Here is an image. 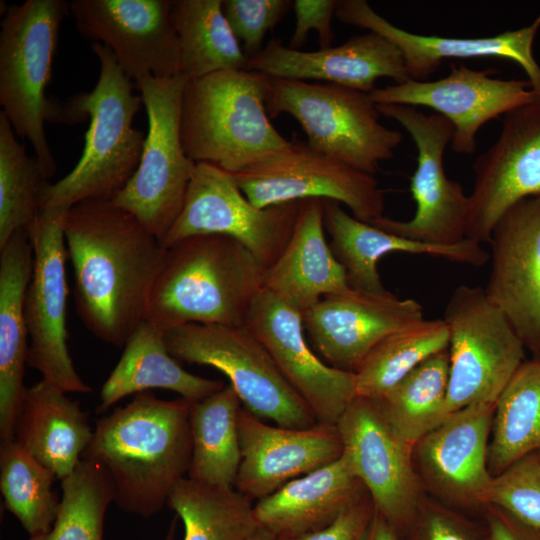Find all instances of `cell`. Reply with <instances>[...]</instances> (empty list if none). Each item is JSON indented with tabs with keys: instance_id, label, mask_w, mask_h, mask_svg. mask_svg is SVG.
<instances>
[{
	"instance_id": "cell-1",
	"label": "cell",
	"mask_w": 540,
	"mask_h": 540,
	"mask_svg": "<svg viewBox=\"0 0 540 540\" xmlns=\"http://www.w3.org/2000/svg\"><path fill=\"white\" fill-rule=\"evenodd\" d=\"M63 232L80 320L101 341L124 347L145 319L166 248L111 200L75 204L64 216Z\"/></svg>"
},
{
	"instance_id": "cell-2",
	"label": "cell",
	"mask_w": 540,
	"mask_h": 540,
	"mask_svg": "<svg viewBox=\"0 0 540 540\" xmlns=\"http://www.w3.org/2000/svg\"><path fill=\"white\" fill-rule=\"evenodd\" d=\"M190 403L144 391L96 421L82 459L103 466L113 484L114 503L122 511L143 518L157 514L188 474Z\"/></svg>"
},
{
	"instance_id": "cell-3",
	"label": "cell",
	"mask_w": 540,
	"mask_h": 540,
	"mask_svg": "<svg viewBox=\"0 0 540 540\" xmlns=\"http://www.w3.org/2000/svg\"><path fill=\"white\" fill-rule=\"evenodd\" d=\"M263 272L229 236L184 238L166 248L144 320L164 334L190 323L243 327L263 289Z\"/></svg>"
},
{
	"instance_id": "cell-4",
	"label": "cell",
	"mask_w": 540,
	"mask_h": 540,
	"mask_svg": "<svg viewBox=\"0 0 540 540\" xmlns=\"http://www.w3.org/2000/svg\"><path fill=\"white\" fill-rule=\"evenodd\" d=\"M99 61V77L90 92L73 95L65 103V124L89 118L82 155L62 179L47 182L40 194V210H69L88 199L112 200L135 173L144 148L143 133L133 119L143 104L134 82L123 72L111 49L92 43Z\"/></svg>"
},
{
	"instance_id": "cell-5",
	"label": "cell",
	"mask_w": 540,
	"mask_h": 540,
	"mask_svg": "<svg viewBox=\"0 0 540 540\" xmlns=\"http://www.w3.org/2000/svg\"><path fill=\"white\" fill-rule=\"evenodd\" d=\"M269 81L247 69L188 79L180 112L186 155L236 174L287 146L266 111Z\"/></svg>"
},
{
	"instance_id": "cell-6",
	"label": "cell",
	"mask_w": 540,
	"mask_h": 540,
	"mask_svg": "<svg viewBox=\"0 0 540 540\" xmlns=\"http://www.w3.org/2000/svg\"><path fill=\"white\" fill-rule=\"evenodd\" d=\"M65 0H27L8 6L0 31V105L16 134L28 139L47 179L56 164L45 123L65 124V103L46 97Z\"/></svg>"
},
{
	"instance_id": "cell-7",
	"label": "cell",
	"mask_w": 540,
	"mask_h": 540,
	"mask_svg": "<svg viewBox=\"0 0 540 540\" xmlns=\"http://www.w3.org/2000/svg\"><path fill=\"white\" fill-rule=\"evenodd\" d=\"M266 111L269 118L289 114L311 148L371 175L403 140L380 122L370 94L332 83L270 77Z\"/></svg>"
},
{
	"instance_id": "cell-8",
	"label": "cell",
	"mask_w": 540,
	"mask_h": 540,
	"mask_svg": "<svg viewBox=\"0 0 540 540\" xmlns=\"http://www.w3.org/2000/svg\"><path fill=\"white\" fill-rule=\"evenodd\" d=\"M188 78L146 76L134 82L145 106L148 133L139 165L111 200L134 215L160 242L180 215L196 166L185 153L180 112Z\"/></svg>"
},
{
	"instance_id": "cell-9",
	"label": "cell",
	"mask_w": 540,
	"mask_h": 540,
	"mask_svg": "<svg viewBox=\"0 0 540 540\" xmlns=\"http://www.w3.org/2000/svg\"><path fill=\"white\" fill-rule=\"evenodd\" d=\"M164 339L176 360L224 373L242 407L256 417L295 429L318 423L267 349L245 326L190 323L167 331Z\"/></svg>"
},
{
	"instance_id": "cell-10",
	"label": "cell",
	"mask_w": 540,
	"mask_h": 540,
	"mask_svg": "<svg viewBox=\"0 0 540 540\" xmlns=\"http://www.w3.org/2000/svg\"><path fill=\"white\" fill-rule=\"evenodd\" d=\"M443 321L449 332V414L474 403H495L525 360V347L482 287L460 285Z\"/></svg>"
},
{
	"instance_id": "cell-11",
	"label": "cell",
	"mask_w": 540,
	"mask_h": 540,
	"mask_svg": "<svg viewBox=\"0 0 540 540\" xmlns=\"http://www.w3.org/2000/svg\"><path fill=\"white\" fill-rule=\"evenodd\" d=\"M377 108L381 116L395 120L409 133L417 149V165L410 181L416 210L407 221L383 216L370 224L431 245L450 246L467 239L469 196L458 181L447 177L443 165L454 132L450 121L412 106L379 104Z\"/></svg>"
},
{
	"instance_id": "cell-12",
	"label": "cell",
	"mask_w": 540,
	"mask_h": 540,
	"mask_svg": "<svg viewBox=\"0 0 540 540\" xmlns=\"http://www.w3.org/2000/svg\"><path fill=\"white\" fill-rule=\"evenodd\" d=\"M299 201L259 208L241 191L234 174L196 163L184 206L161 241L172 244L200 234H221L240 242L267 269L284 250L296 222Z\"/></svg>"
},
{
	"instance_id": "cell-13",
	"label": "cell",
	"mask_w": 540,
	"mask_h": 540,
	"mask_svg": "<svg viewBox=\"0 0 540 540\" xmlns=\"http://www.w3.org/2000/svg\"><path fill=\"white\" fill-rule=\"evenodd\" d=\"M234 176L244 195L259 208L320 198L345 204L356 219L369 224L384 216V191L374 175L307 143L290 141Z\"/></svg>"
},
{
	"instance_id": "cell-14",
	"label": "cell",
	"mask_w": 540,
	"mask_h": 540,
	"mask_svg": "<svg viewBox=\"0 0 540 540\" xmlns=\"http://www.w3.org/2000/svg\"><path fill=\"white\" fill-rule=\"evenodd\" d=\"M68 210H40L29 230L33 272L25 296V320L30 339L27 365L65 393H89L78 375L67 345V251L63 219Z\"/></svg>"
},
{
	"instance_id": "cell-15",
	"label": "cell",
	"mask_w": 540,
	"mask_h": 540,
	"mask_svg": "<svg viewBox=\"0 0 540 540\" xmlns=\"http://www.w3.org/2000/svg\"><path fill=\"white\" fill-rule=\"evenodd\" d=\"M336 426L342 456L362 482L375 510L394 530L412 519L422 495L414 446L393 431L378 401L356 396Z\"/></svg>"
},
{
	"instance_id": "cell-16",
	"label": "cell",
	"mask_w": 540,
	"mask_h": 540,
	"mask_svg": "<svg viewBox=\"0 0 540 540\" xmlns=\"http://www.w3.org/2000/svg\"><path fill=\"white\" fill-rule=\"evenodd\" d=\"M377 104L428 107L453 126L451 148L457 154L476 150V135L492 119L540 99L528 80L491 77L489 70L450 65L445 77L433 81L407 80L376 88L371 93Z\"/></svg>"
},
{
	"instance_id": "cell-17",
	"label": "cell",
	"mask_w": 540,
	"mask_h": 540,
	"mask_svg": "<svg viewBox=\"0 0 540 540\" xmlns=\"http://www.w3.org/2000/svg\"><path fill=\"white\" fill-rule=\"evenodd\" d=\"M173 0H72L79 34L109 47L133 82L181 73L180 48L170 20Z\"/></svg>"
},
{
	"instance_id": "cell-18",
	"label": "cell",
	"mask_w": 540,
	"mask_h": 540,
	"mask_svg": "<svg viewBox=\"0 0 540 540\" xmlns=\"http://www.w3.org/2000/svg\"><path fill=\"white\" fill-rule=\"evenodd\" d=\"M473 172L466 237L489 243L509 208L540 197V99L504 115L497 140L478 156Z\"/></svg>"
},
{
	"instance_id": "cell-19",
	"label": "cell",
	"mask_w": 540,
	"mask_h": 540,
	"mask_svg": "<svg viewBox=\"0 0 540 540\" xmlns=\"http://www.w3.org/2000/svg\"><path fill=\"white\" fill-rule=\"evenodd\" d=\"M245 327L267 349L317 422L336 425L357 396L356 375L327 365L312 351L304 335L302 313L262 289Z\"/></svg>"
},
{
	"instance_id": "cell-20",
	"label": "cell",
	"mask_w": 540,
	"mask_h": 540,
	"mask_svg": "<svg viewBox=\"0 0 540 540\" xmlns=\"http://www.w3.org/2000/svg\"><path fill=\"white\" fill-rule=\"evenodd\" d=\"M483 288L533 357L540 358V197L509 208L493 227Z\"/></svg>"
},
{
	"instance_id": "cell-21",
	"label": "cell",
	"mask_w": 540,
	"mask_h": 540,
	"mask_svg": "<svg viewBox=\"0 0 540 540\" xmlns=\"http://www.w3.org/2000/svg\"><path fill=\"white\" fill-rule=\"evenodd\" d=\"M304 329L331 366L354 372L363 358L391 333L424 319L414 299L351 289L323 297L303 314Z\"/></svg>"
},
{
	"instance_id": "cell-22",
	"label": "cell",
	"mask_w": 540,
	"mask_h": 540,
	"mask_svg": "<svg viewBox=\"0 0 540 540\" xmlns=\"http://www.w3.org/2000/svg\"><path fill=\"white\" fill-rule=\"evenodd\" d=\"M335 16L345 24L376 32L391 41L401 52L411 80H427L447 59L500 57L516 62L524 70L531 89L540 96V65L533 55L540 13L527 26L476 38L406 31L379 15L365 0H338Z\"/></svg>"
},
{
	"instance_id": "cell-23",
	"label": "cell",
	"mask_w": 540,
	"mask_h": 540,
	"mask_svg": "<svg viewBox=\"0 0 540 540\" xmlns=\"http://www.w3.org/2000/svg\"><path fill=\"white\" fill-rule=\"evenodd\" d=\"M238 432L241 462L234 488L252 500L271 495L289 481L335 461L343 452L336 425L273 426L243 407Z\"/></svg>"
},
{
	"instance_id": "cell-24",
	"label": "cell",
	"mask_w": 540,
	"mask_h": 540,
	"mask_svg": "<svg viewBox=\"0 0 540 540\" xmlns=\"http://www.w3.org/2000/svg\"><path fill=\"white\" fill-rule=\"evenodd\" d=\"M495 403H474L451 413L414 446L419 478L438 496L483 505L491 481L489 437Z\"/></svg>"
},
{
	"instance_id": "cell-25",
	"label": "cell",
	"mask_w": 540,
	"mask_h": 540,
	"mask_svg": "<svg viewBox=\"0 0 540 540\" xmlns=\"http://www.w3.org/2000/svg\"><path fill=\"white\" fill-rule=\"evenodd\" d=\"M246 69L271 78L325 81L368 94L376 89L379 78H390L394 83L409 80L399 49L373 31L316 51L294 50L280 39H272L248 60Z\"/></svg>"
},
{
	"instance_id": "cell-26",
	"label": "cell",
	"mask_w": 540,
	"mask_h": 540,
	"mask_svg": "<svg viewBox=\"0 0 540 540\" xmlns=\"http://www.w3.org/2000/svg\"><path fill=\"white\" fill-rule=\"evenodd\" d=\"M324 231L323 199L299 200L293 232L282 253L263 272V289L302 314L325 296L351 290Z\"/></svg>"
},
{
	"instance_id": "cell-27",
	"label": "cell",
	"mask_w": 540,
	"mask_h": 540,
	"mask_svg": "<svg viewBox=\"0 0 540 540\" xmlns=\"http://www.w3.org/2000/svg\"><path fill=\"white\" fill-rule=\"evenodd\" d=\"M323 204L324 227L331 237L329 245L344 268L351 289L386 292L377 263L391 252L429 255L473 267H481L490 260V254L475 240L467 238L450 246L421 243L360 221L345 212L337 201L323 199Z\"/></svg>"
},
{
	"instance_id": "cell-28",
	"label": "cell",
	"mask_w": 540,
	"mask_h": 540,
	"mask_svg": "<svg viewBox=\"0 0 540 540\" xmlns=\"http://www.w3.org/2000/svg\"><path fill=\"white\" fill-rule=\"evenodd\" d=\"M28 229L16 231L0 248V441L14 440V426L28 358L25 296L33 272Z\"/></svg>"
},
{
	"instance_id": "cell-29",
	"label": "cell",
	"mask_w": 540,
	"mask_h": 540,
	"mask_svg": "<svg viewBox=\"0 0 540 540\" xmlns=\"http://www.w3.org/2000/svg\"><path fill=\"white\" fill-rule=\"evenodd\" d=\"M366 493L341 455L258 500L254 515L276 537L299 535L327 527Z\"/></svg>"
},
{
	"instance_id": "cell-30",
	"label": "cell",
	"mask_w": 540,
	"mask_h": 540,
	"mask_svg": "<svg viewBox=\"0 0 540 540\" xmlns=\"http://www.w3.org/2000/svg\"><path fill=\"white\" fill-rule=\"evenodd\" d=\"M41 379L26 387L16 414L14 440L57 479L71 475L92 437L79 402Z\"/></svg>"
},
{
	"instance_id": "cell-31",
	"label": "cell",
	"mask_w": 540,
	"mask_h": 540,
	"mask_svg": "<svg viewBox=\"0 0 540 540\" xmlns=\"http://www.w3.org/2000/svg\"><path fill=\"white\" fill-rule=\"evenodd\" d=\"M221 380L186 371L168 351L164 333L143 320L128 338L117 365L103 384L97 412L126 396L160 388L194 402L225 387Z\"/></svg>"
},
{
	"instance_id": "cell-32",
	"label": "cell",
	"mask_w": 540,
	"mask_h": 540,
	"mask_svg": "<svg viewBox=\"0 0 540 540\" xmlns=\"http://www.w3.org/2000/svg\"><path fill=\"white\" fill-rule=\"evenodd\" d=\"M241 400L227 384L208 397L190 403L192 457L187 477L233 488L241 462L238 414Z\"/></svg>"
},
{
	"instance_id": "cell-33",
	"label": "cell",
	"mask_w": 540,
	"mask_h": 540,
	"mask_svg": "<svg viewBox=\"0 0 540 540\" xmlns=\"http://www.w3.org/2000/svg\"><path fill=\"white\" fill-rule=\"evenodd\" d=\"M170 20L178 38L181 73L196 79L246 69L248 57L223 11V0H173Z\"/></svg>"
},
{
	"instance_id": "cell-34",
	"label": "cell",
	"mask_w": 540,
	"mask_h": 540,
	"mask_svg": "<svg viewBox=\"0 0 540 540\" xmlns=\"http://www.w3.org/2000/svg\"><path fill=\"white\" fill-rule=\"evenodd\" d=\"M490 439L492 476L540 450V358L525 359L503 389L495 405Z\"/></svg>"
},
{
	"instance_id": "cell-35",
	"label": "cell",
	"mask_w": 540,
	"mask_h": 540,
	"mask_svg": "<svg viewBox=\"0 0 540 540\" xmlns=\"http://www.w3.org/2000/svg\"><path fill=\"white\" fill-rule=\"evenodd\" d=\"M167 506L184 527L183 540H252L260 528L253 500L237 489L183 478Z\"/></svg>"
},
{
	"instance_id": "cell-36",
	"label": "cell",
	"mask_w": 540,
	"mask_h": 540,
	"mask_svg": "<svg viewBox=\"0 0 540 540\" xmlns=\"http://www.w3.org/2000/svg\"><path fill=\"white\" fill-rule=\"evenodd\" d=\"M448 385L447 348L422 361L377 401L393 431L415 446L450 415Z\"/></svg>"
},
{
	"instance_id": "cell-37",
	"label": "cell",
	"mask_w": 540,
	"mask_h": 540,
	"mask_svg": "<svg viewBox=\"0 0 540 540\" xmlns=\"http://www.w3.org/2000/svg\"><path fill=\"white\" fill-rule=\"evenodd\" d=\"M443 319H422L386 336L356 370L357 396L378 400L429 356L448 348Z\"/></svg>"
},
{
	"instance_id": "cell-38",
	"label": "cell",
	"mask_w": 540,
	"mask_h": 540,
	"mask_svg": "<svg viewBox=\"0 0 540 540\" xmlns=\"http://www.w3.org/2000/svg\"><path fill=\"white\" fill-rule=\"evenodd\" d=\"M55 474L15 440L0 446V490L6 509L28 537L49 532L58 515L61 497L53 491Z\"/></svg>"
},
{
	"instance_id": "cell-39",
	"label": "cell",
	"mask_w": 540,
	"mask_h": 540,
	"mask_svg": "<svg viewBox=\"0 0 540 540\" xmlns=\"http://www.w3.org/2000/svg\"><path fill=\"white\" fill-rule=\"evenodd\" d=\"M36 157H29L0 112V248L19 229L30 230L40 212V194L48 182Z\"/></svg>"
},
{
	"instance_id": "cell-40",
	"label": "cell",
	"mask_w": 540,
	"mask_h": 540,
	"mask_svg": "<svg viewBox=\"0 0 540 540\" xmlns=\"http://www.w3.org/2000/svg\"><path fill=\"white\" fill-rule=\"evenodd\" d=\"M61 504L52 529L26 540H104V522L114 488L103 466L82 459L61 480Z\"/></svg>"
},
{
	"instance_id": "cell-41",
	"label": "cell",
	"mask_w": 540,
	"mask_h": 540,
	"mask_svg": "<svg viewBox=\"0 0 540 540\" xmlns=\"http://www.w3.org/2000/svg\"><path fill=\"white\" fill-rule=\"evenodd\" d=\"M483 505L496 506L522 523L540 529V450L493 476Z\"/></svg>"
},
{
	"instance_id": "cell-42",
	"label": "cell",
	"mask_w": 540,
	"mask_h": 540,
	"mask_svg": "<svg viewBox=\"0 0 540 540\" xmlns=\"http://www.w3.org/2000/svg\"><path fill=\"white\" fill-rule=\"evenodd\" d=\"M291 0H223V11L248 59L264 48L267 32L293 8Z\"/></svg>"
},
{
	"instance_id": "cell-43",
	"label": "cell",
	"mask_w": 540,
	"mask_h": 540,
	"mask_svg": "<svg viewBox=\"0 0 540 540\" xmlns=\"http://www.w3.org/2000/svg\"><path fill=\"white\" fill-rule=\"evenodd\" d=\"M337 2L338 0H295L293 8L296 25L288 47L300 50L311 30L318 34L320 49L331 47L334 40L332 21Z\"/></svg>"
},
{
	"instance_id": "cell-44",
	"label": "cell",
	"mask_w": 540,
	"mask_h": 540,
	"mask_svg": "<svg viewBox=\"0 0 540 540\" xmlns=\"http://www.w3.org/2000/svg\"><path fill=\"white\" fill-rule=\"evenodd\" d=\"M374 513V504L366 493L327 527L304 534L277 537V540H363Z\"/></svg>"
},
{
	"instance_id": "cell-45",
	"label": "cell",
	"mask_w": 540,
	"mask_h": 540,
	"mask_svg": "<svg viewBox=\"0 0 540 540\" xmlns=\"http://www.w3.org/2000/svg\"><path fill=\"white\" fill-rule=\"evenodd\" d=\"M487 506L491 510L489 517L491 540H540V529L522 523L496 506Z\"/></svg>"
},
{
	"instance_id": "cell-46",
	"label": "cell",
	"mask_w": 540,
	"mask_h": 540,
	"mask_svg": "<svg viewBox=\"0 0 540 540\" xmlns=\"http://www.w3.org/2000/svg\"><path fill=\"white\" fill-rule=\"evenodd\" d=\"M423 527L424 540H471L462 526L437 507H429Z\"/></svg>"
},
{
	"instance_id": "cell-47",
	"label": "cell",
	"mask_w": 540,
	"mask_h": 540,
	"mask_svg": "<svg viewBox=\"0 0 540 540\" xmlns=\"http://www.w3.org/2000/svg\"><path fill=\"white\" fill-rule=\"evenodd\" d=\"M363 540H398L396 531L383 518V516L375 510L374 516L367 529Z\"/></svg>"
},
{
	"instance_id": "cell-48",
	"label": "cell",
	"mask_w": 540,
	"mask_h": 540,
	"mask_svg": "<svg viewBox=\"0 0 540 540\" xmlns=\"http://www.w3.org/2000/svg\"><path fill=\"white\" fill-rule=\"evenodd\" d=\"M178 516L175 515L171 520L168 530L162 540H175L177 530Z\"/></svg>"
},
{
	"instance_id": "cell-49",
	"label": "cell",
	"mask_w": 540,
	"mask_h": 540,
	"mask_svg": "<svg viewBox=\"0 0 540 540\" xmlns=\"http://www.w3.org/2000/svg\"><path fill=\"white\" fill-rule=\"evenodd\" d=\"M252 540H277V537L269 531L260 527Z\"/></svg>"
}]
</instances>
